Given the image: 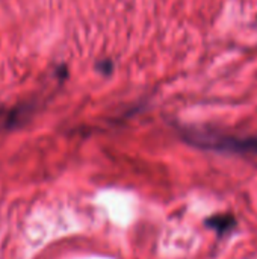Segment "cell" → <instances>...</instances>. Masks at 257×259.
Listing matches in <instances>:
<instances>
[{
  "label": "cell",
  "mask_w": 257,
  "mask_h": 259,
  "mask_svg": "<svg viewBox=\"0 0 257 259\" xmlns=\"http://www.w3.org/2000/svg\"><path fill=\"white\" fill-rule=\"evenodd\" d=\"M182 138L194 147L221 153H257V137H238L214 129L182 127Z\"/></svg>",
  "instance_id": "obj_1"
},
{
  "label": "cell",
  "mask_w": 257,
  "mask_h": 259,
  "mask_svg": "<svg viewBox=\"0 0 257 259\" xmlns=\"http://www.w3.org/2000/svg\"><path fill=\"white\" fill-rule=\"evenodd\" d=\"M206 226L214 229L217 234L223 235V234L229 232L230 229H233L236 226V220L230 214H218V215H212L211 219H208Z\"/></svg>",
  "instance_id": "obj_2"
}]
</instances>
